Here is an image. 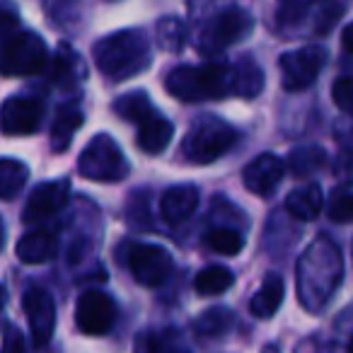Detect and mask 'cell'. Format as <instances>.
<instances>
[{
  "mask_svg": "<svg viewBox=\"0 0 353 353\" xmlns=\"http://www.w3.org/2000/svg\"><path fill=\"white\" fill-rule=\"evenodd\" d=\"M343 279V259L336 242L317 237L298 261V298L307 312H319L334 298Z\"/></svg>",
  "mask_w": 353,
  "mask_h": 353,
  "instance_id": "cell-1",
  "label": "cell"
},
{
  "mask_svg": "<svg viewBox=\"0 0 353 353\" xmlns=\"http://www.w3.org/2000/svg\"><path fill=\"white\" fill-rule=\"evenodd\" d=\"M92 59L99 73L109 80L123 83L150 68L152 51L150 41L141 30H121L102 37L92 46Z\"/></svg>",
  "mask_w": 353,
  "mask_h": 353,
  "instance_id": "cell-2",
  "label": "cell"
},
{
  "mask_svg": "<svg viewBox=\"0 0 353 353\" xmlns=\"http://www.w3.org/2000/svg\"><path fill=\"white\" fill-rule=\"evenodd\" d=\"M165 88L172 97L182 99V102L223 99L235 92V65L230 63L179 65V68L167 73Z\"/></svg>",
  "mask_w": 353,
  "mask_h": 353,
  "instance_id": "cell-3",
  "label": "cell"
},
{
  "mask_svg": "<svg viewBox=\"0 0 353 353\" xmlns=\"http://www.w3.org/2000/svg\"><path fill=\"white\" fill-rule=\"evenodd\" d=\"M235 143L237 131L230 123L213 114H203L189 126V133L182 143V155L192 165H211L221 160Z\"/></svg>",
  "mask_w": 353,
  "mask_h": 353,
  "instance_id": "cell-4",
  "label": "cell"
},
{
  "mask_svg": "<svg viewBox=\"0 0 353 353\" xmlns=\"http://www.w3.org/2000/svg\"><path fill=\"white\" fill-rule=\"evenodd\" d=\"M128 170L131 165H128L123 150L107 133H97L80 152L78 172L90 182H121L128 176Z\"/></svg>",
  "mask_w": 353,
  "mask_h": 353,
  "instance_id": "cell-5",
  "label": "cell"
},
{
  "mask_svg": "<svg viewBox=\"0 0 353 353\" xmlns=\"http://www.w3.org/2000/svg\"><path fill=\"white\" fill-rule=\"evenodd\" d=\"M49 65V49L34 32H10L3 41V73L8 78L37 75Z\"/></svg>",
  "mask_w": 353,
  "mask_h": 353,
  "instance_id": "cell-6",
  "label": "cell"
},
{
  "mask_svg": "<svg viewBox=\"0 0 353 353\" xmlns=\"http://www.w3.org/2000/svg\"><path fill=\"white\" fill-rule=\"evenodd\" d=\"M252 30H254V17L245 8H225L203 25L201 34H199V51L203 56H216L228 46L250 37Z\"/></svg>",
  "mask_w": 353,
  "mask_h": 353,
  "instance_id": "cell-7",
  "label": "cell"
},
{
  "mask_svg": "<svg viewBox=\"0 0 353 353\" xmlns=\"http://www.w3.org/2000/svg\"><path fill=\"white\" fill-rule=\"evenodd\" d=\"M324 63H327V51L322 46H303V49L288 51L279 61L281 85L285 92H303L310 85H314Z\"/></svg>",
  "mask_w": 353,
  "mask_h": 353,
  "instance_id": "cell-8",
  "label": "cell"
},
{
  "mask_svg": "<svg viewBox=\"0 0 353 353\" xmlns=\"http://www.w3.org/2000/svg\"><path fill=\"white\" fill-rule=\"evenodd\" d=\"M131 276L145 288L162 285L172 274V254L160 245H131L126 254Z\"/></svg>",
  "mask_w": 353,
  "mask_h": 353,
  "instance_id": "cell-9",
  "label": "cell"
},
{
  "mask_svg": "<svg viewBox=\"0 0 353 353\" xmlns=\"http://www.w3.org/2000/svg\"><path fill=\"white\" fill-rule=\"evenodd\" d=\"M114 322H117V305H114L112 295L104 290L90 288L78 298L75 305V324L83 334L88 336H104L112 332Z\"/></svg>",
  "mask_w": 353,
  "mask_h": 353,
  "instance_id": "cell-10",
  "label": "cell"
},
{
  "mask_svg": "<svg viewBox=\"0 0 353 353\" xmlns=\"http://www.w3.org/2000/svg\"><path fill=\"white\" fill-rule=\"evenodd\" d=\"M22 307H25L34 343L37 346H46L56 329V305L51 293L46 288H39V285H32V288L25 290Z\"/></svg>",
  "mask_w": 353,
  "mask_h": 353,
  "instance_id": "cell-11",
  "label": "cell"
},
{
  "mask_svg": "<svg viewBox=\"0 0 353 353\" xmlns=\"http://www.w3.org/2000/svg\"><path fill=\"white\" fill-rule=\"evenodd\" d=\"M41 114H44V104L32 94H12L3 104V114H0V123H3V133L8 136H30L39 128Z\"/></svg>",
  "mask_w": 353,
  "mask_h": 353,
  "instance_id": "cell-12",
  "label": "cell"
},
{
  "mask_svg": "<svg viewBox=\"0 0 353 353\" xmlns=\"http://www.w3.org/2000/svg\"><path fill=\"white\" fill-rule=\"evenodd\" d=\"M68 199H70L68 179H54V182L39 184V187H34V192L30 194V199H27L22 221L30 223V225L46 221V218L56 216V213L68 203Z\"/></svg>",
  "mask_w": 353,
  "mask_h": 353,
  "instance_id": "cell-13",
  "label": "cell"
},
{
  "mask_svg": "<svg viewBox=\"0 0 353 353\" xmlns=\"http://www.w3.org/2000/svg\"><path fill=\"white\" fill-rule=\"evenodd\" d=\"M285 174V165L279 155L274 152H261L259 157L250 162L242 172V182L250 189L252 194L261 199H269L271 194L279 189V184L283 182Z\"/></svg>",
  "mask_w": 353,
  "mask_h": 353,
  "instance_id": "cell-14",
  "label": "cell"
},
{
  "mask_svg": "<svg viewBox=\"0 0 353 353\" xmlns=\"http://www.w3.org/2000/svg\"><path fill=\"white\" fill-rule=\"evenodd\" d=\"M199 206V189L194 184H176L170 187L160 199V213L167 223L179 225L189 221Z\"/></svg>",
  "mask_w": 353,
  "mask_h": 353,
  "instance_id": "cell-15",
  "label": "cell"
},
{
  "mask_svg": "<svg viewBox=\"0 0 353 353\" xmlns=\"http://www.w3.org/2000/svg\"><path fill=\"white\" fill-rule=\"evenodd\" d=\"M15 252L22 264H44L59 252V237L49 230H30L20 237Z\"/></svg>",
  "mask_w": 353,
  "mask_h": 353,
  "instance_id": "cell-16",
  "label": "cell"
},
{
  "mask_svg": "<svg viewBox=\"0 0 353 353\" xmlns=\"http://www.w3.org/2000/svg\"><path fill=\"white\" fill-rule=\"evenodd\" d=\"M172 136H174L172 121L162 117L160 112H155L148 121H143L141 126H138L136 143L145 155H160V152L172 143Z\"/></svg>",
  "mask_w": 353,
  "mask_h": 353,
  "instance_id": "cell-17",
  "label": "cell"
},
{
  "mask_svg": "<svg viewBox=\"0 0 353 353\" xmlns=\"http://www.w3.org/2000/svg\"><path fill=\"white\" fill-rule=\"evenodd\" d=\"M85 114L78 104H65L59 109L54 119V126H51V150L54 152H65L73 143V136L78 133V128L83 126Z\"/></svg>",
  "mask_w": 353,
  "mask_h": 353,
  "instance_id": "cell-18",
  "label": "cell"
},
{
  "mask_svg": "<svg viewBox=\"0 0 353 353\" xmlns=\"http://www.w3.org/2000/svg\"><path fill=\"white\" fill-rule=\"evenodd\" d=\"M285 298V283L279 274H269L261 283V288L254 293L250 303V312L254 314L256 319H271L279 307L283 305Z\"/></svg>",
  "mask_w": 353,
  "mask_h": 353,
  "instance_id": "cell-19",
  "label": "cell"
},
{
  "mask_svg": "<svg viewBox=\"0 0 353 353\" xmlns=\"http://www.w3.org/2000/svg\"><path fill=\"white\" fill-rule=\"evenodd\" d=\"M285 208L293 218L298 221H314V218L322 213L324 208V194L319 184H305V187H298L288 194L285 199Z\"/></svg>",
  "mask_w": 353,
  "mask_h": 353,
  "instance_id": "cell-20",
  "label": "cell"
},
{
  "mask_svg": "<svg viewBox=\"0 0 353 353\" xmlns=\"http://www.w3.org/2000/svg\"><path fill=\"white\" fill-rule=\"evenodd\" d=\"M136 353H192L176 329H148L136 339Z\"/></svg>",
  "mask_w": 353,
  "mask_h": 353,
  "instance_id": "cell-21",
  "label": "cell"
},
{
  "mask_svg": "<svg viewBox=\"0 0 353 353\" xmlns=\"http://www.w3.org/2000/svg\"><path fill=\"white\" fill-rule=\"evenodd\" d=\"M114 112H117L123 121L138 123V126H141V123L148 121V119H150L157 109L152 107L150 99H148V94L143 92V90H136V92L121 94V97L114 102Z\"/></svg>",
  "mask_w": 353,
  "mask_h": 353,
  "instance_id": "cell-22",
  "label": "cell"
},
{
  "mask_svg": "<svg viewBox=\"0 0 353 353\" xmlns=\"http://www.w3.org/2000/svg\"><path fill=\"white\" fill-rule=\"evenodd\" d=\"M235 324V312L230 307H211V310H203L196 319H194V332L199 336H206V339H216L228 334Z\"/></svg>",
  "mask_w": 353,
  "mask_h": 353,
  "instance_id": "cell-23",
  "label": "cell"
},
{
  "mask_svg": "<svg viewBox=\"0 0 353 353\" xmlns=\"http://www.w3.org/2000/svg\"><path fill=\"white\" fill-rule=\"evenodd\" d=\"M329 162L327 150L322 145H300L293 148L288 155V167L295 176H307L312 172L324 170Z\"/></svg>",
  "mask_w": 353,
  "mask_h": 353,
  "instance_id": "cell-24",
  "label": "cell"
},
{
  "mask_svg": "<svg viewBox=\"0 0 353 353\" xmlns=\"http://www.w3.org/2000/svg\"><path fill=\"white\" fill-rule=\"evenodd\" d=\"M264 90V70L254 59H240L235 63V94L252 99Z\"/></svg>",
  "mask_w": 353,
  "mask_h": 353,
  "instance_id": "cell-25",
  "label": "cell"
},
{
  "mask_svg": "<svg viewBox=\"0 0 353 353\" xmlns=\"http://www.w3.org/2000/svg\"><path fill=\"white\" fill-rule=\"evenodd\" d=\"M189 39L187 25H184L179 17H162L155 25V41L162 51H170V54H179L184 49Z\"/></svg>",
  "mask_w": 353,
  "mask_h": 353,
  "instance_id": "cell-26",
  "label": "cell"
},
{
  "mask_svg": "<svg viewBox=\"0 0 353 353\" xmlns=\"http://www.w3.org/2000/svg\"><path fill=\"white\" fill-rule=\"evenodd\" d=\"M235 283V274L225 266H206L194 279V288L199 295H221Z\"/></svg>",
  "mask_w": 353,
  "mask_h": 353,
  "instance_id": "cell-27",
  "label": "cell"
},
{
  "mask_svg": "<svg viewBox=\"0 0 353 353\" xmlns=\"http://www.w3.org/2000/svg\"><path fill=\"white\" fill-rule=\"evenodd\" d=\"M203 245L208 250L218 252V254H225V256H235L242 252L245 247V237L240 235L237 230H230V228H213L203 235Z\"/></svg>",
  "mask_w": 353,
  "mask_h": 353,
  "instance_id": "cell-28",
  "label": "cell"
},
{
  "mask_svg": "<svg viewBox=\"0 0 353 353\" xmlns=\"http://www.w3.org/2000/svg\"><path fill=\"white\" fill-rule=\"evenodd\" d=\"M27 174H30V172H27V165L6 157V160L0 162V196L8 199V201L15 199V194L25 187Z\"/></svg>",
  "mask_w": 353,
  "mask_h": 353,
  "instance_id": "cell-29",
  "label": "cell"
},
{
  "mask_svg": "<svg viewBox=\"0 0 353 353\" xmlns=\"http://www.w3.org/2000/svg\"><path fill=\"white\" fill-rule=\"evenodd\" d=\"M327 216L332 223H351L353 221V192L348 189H336L332 192L329 196V203H327Z\"/></svg>",
  "mask_w": 353,
  "mask_h": 353,
  "instance_id": "cell-30",
  "label": "cell"
},
{
  "mask_svg": "<svg viewBox=\"0 0 353 353\" xmlns=\"http://www.w3.org/2000/svg\"><path fill=\"white\" fill-rule=\"evenodd\" d=\"M314 3H317V0H279L276 17H279L281 25H295V22H300L307 15Z\"/></svg>",
  "mask_w": 353,
  "mask_h": 353,
  "instance_id": "cell-31",
  "label": "cell"
},
{
  "mask_svg": "<svg viewBox=\"0 0 353 353\" xmlns=\"http://www.w3.org/2000/svg\"><path fill=\"white\" fill-rule=\"evenodd\" d=\"M341 12H343L341 3H336V0H322L314 30H317L319 34H327V32H332L334 25L339 22V17H341Z\"/></svg>",
  "mask_w": 353,
  "mask_h": 353,
  "instance_id": "cell-32",
  "label": "cell"
},
{
  "mask_svg": "<svg viewBox=\"0 0 353 353\" xmlns=\"http://www.w3.org/2000/svg\"><path fill=\"white\" fill-rule=\"evenodd\" d=\"M332 99L341 112H353V78H339L332 88Z\"/></svg>",
  "mask_w": 353,
  "mask_h": 353,
  "instance_id": "cell-33",
  "label": "cell"
},
{
  "mask_svg": "<svg viewBox=\"0 0 353 353\" xmlns=\"http://www.w3.org/2000/svg\"><path fill=\"white\" fill-rule=\"evenodd\" d=\"M334 172L341 182L346 184H353V152L348 150H341L336 157V165H334Z\"/></svg>",
  "mask_w": 353,
  "mask_h": 353,
  "instance_id": "cell-34",
  "label": "cell"
},
{
  "mask_svg": "<svg viewBox=\"0 0 353 353\" xmlns=\"http://www.w3.org/2000/svg\"><path fill=\"white\" fill-rule=\"evenodd\" d=\"M3 353H25V341L22 334L12 327L10 322H6V339H3Z\"/></svg>",
  "mask_w": 353,
  "mask_h": 353,
  "instance_id": "cell-35",
  "label": "cell"
},
{
  "mask_svg": "<svg viewBox=\"0 0 353 353\" xmlns=\"http://www.w3.org/2000/svg\"><path fill=\"white\" fill-rule=\"evenodd\" d=\"M295 353H339V351L334 343H324V341H319L317 336H312V339L300 341L298 348H295Z\"/></svg>",
  "mask_w": 353,
  "mask_h": 353,
  "instance_id": "cell-36",
  "label": "cell"
},
{
  "mask_svg": "<svg viewBox=\"0 0 353 353\" xmlns=\"http://www.w3.org/2000/svg\"><path fill=\"white\" fill-rule=\"evenodd\" d=\"M341 46H343V51L353 54V22L346 27V30H343V34H341Z\"/></svg>",
  "mask_w": 353,
  "mask_h": 353,
  "instance_id": "cell-37",
  "label": "cell"
},
{
  "mask_svg": "<svg viewBox=\"0 0 353 353\" xmlns=\"http://www.w3.org/2000/svg\"><path fill=\"white\" fill-rule=\"evenodd\" d=\"M348 353H353V336H351V341H348V348H346Z\"/></svg>",
  "mask_w": 353,
  "mask_h": 353,
  "instance_id": "cell-38",
  "label": "cell"
}]
</instances>
